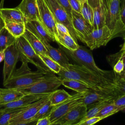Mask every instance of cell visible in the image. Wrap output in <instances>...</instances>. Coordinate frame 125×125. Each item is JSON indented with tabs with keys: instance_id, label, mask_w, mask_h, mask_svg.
Masks as SVG:
<instances>
[{
	"instance_id": "obj_1",
	"label": "cell",
	"mask_w": 125,
	"mask_h": 125,
	"mask_svg": "<svg viewBox=\"0 0 125 125\" xmlns=\"http://www.w3.org/2000/svg\"><path fill=\"white\" fill-rule=\"evenodd\" d=\"M58 75L61 80L70 79L78 80L93 90L115 93V84L114 83L96 75L81 65L70 63L65 67H62Z\"/></svg>"
},
{
	"instance_id": "obj_2",
	"label": "cell",
	"mask_w": 125,
	"mask_h": 125,
	"mask_svg": "<svg viewBox=\"0 0 125 125\" xmlns=\"http://www.w3.org/2000/svg\"><path fill=\"white\" fill-rule=\"evenodd\" d=\"M60 47L68 57L76 63V64L82 66L96 75L110 81L115 84V75L113 70L107 71L100 68L95 63L91 51L85 47L79 45V48L74 51L69 50L61 45Z\"/></svg>"
},
{
	"instance_id": "obj_3",
	"label": "cell",
	"mask_w": 125,
	"mask_h": 125,
	"mask_svg": "<svg viewBox=\"0 0 125 125\" xmlns=\"http://www.w3.org/2000/svg\"><path fill=\"white\" fill-rule=\"evenodd\" d=\"M45 74L39 70L32 71L27 62H22L21 66L15 71L10 78L3 84L5 88L18 89L33 84L40 80Z\"/></svg>"
},
{
	"instance_id": "obj_4",
	"label": "cell",
	"mask_w": 125,
	"mask_h": 125,
	"mask_svg": "<svg viewBox=\"0 0 125 125\" xmlns=\"http://www.w3.org/2000/svg\"><path fill=\"white\" fill-rule=\"evenodd\" d=\"M62 80L54 73L49 72L37 82L29 85L15 89L24 95L36 94H50L56 90L62 84Z\"/></svg>"
},
{
	"instance_id": "obj_5",
	"label": "cell",
	"mask_w": 125,
	"mask_h": 125,
	"mask_svg": "<svg viewBox=\"0 0 125 125\" xmlns=\"http://www.w3.org/2000/svg\"><path fill=\"white\" fill-rule=\"evenodd\" d=\"M15 45L19 51L20 61L34 65L37 70L46 74L51 72L43 63L28 41L23 36L16 38Z\"/></svg>"
},
{
	"instance_id": "obj_6",
	"label": "cell",
	"mask_w": 125,
	"mask_h": 125,
	"mask_svg": "<svg viewBox=\"0 0 125 125\" xmlns=\"http://www.w3.org/2000/svg\"><path fill=\"white\" fill-rule=\"evenodd\" d=\"M105 25L110 30L112 38L125 31V24L121 19L120 0H108L106 5Z\"/></svg>"
},
{
	"instance_id": "obj_7",
	"label": "cell",
	"mask_w": 125,
	"mask_h": 125,
	"mask_svg": "<svg viewBox=\"0 0 125 125\" xmlns=\"http://www.w3.org/2000/svg\"><path fill=\"white\" fill-rule=\"evenodd\" d=\"M112 39L110 30L105 25L101 28L94 29L83 39L82 42L85 43L90 49L93 50L105 45Z\"/></svg>"
},
{
	"instance_id": "obj_8",
	"label": "cell",
	"mask_w": 125,
	"mask_h": 125,
	"mask_svg": "<svg viewBox=\"0 0 125 125\" xmlns=\"http://www.w3.org/2000/svg\"><path fill=\"white\" fill-rule=\"evenodd\" d=\"M37 3L41 23L54 42L58 35L55 18L45 0H37Z\"/></svg>"
},
{
	"instance_id": "obj_9",
	"label": "cell",
	"mask_w": 125,
	"mask_h": 125,
	"mask_svg": "<svg viewBox=\"0 0 125 125\" xmlns=\"http://www.w3.org/2000/svg\"><path fill=\"white\" fill-rule=\"evenodd\" d=\"M86 93V92L74 94L72 95L70 99L59 104L55 105L48 117L51 123L55 122L73 107L81 104L83 98Z\"/></svg>"
},
{
	"instance_id": "obj_10",
	"label": "cell",
	"mask_w": 125,
	"mask_h": 125,
	"mask_svg": "<svg viewBox=\"0 0 125 125\" xmlns=\"http://www.w3.org/2000/svg\"><path fill=\"white\" fill-rule=\"evenodd\" d=\"M57 23H62L67 27L72 37L77 41V35L71 21L65 10L56 0H45Z\"/></svg>"
},
{
	"instance_id": "obj_11",
	"label": "cell",
	"mask_w": 125,
	"mask_h": 125,
	"mask_svg": "<svg viewBox=\"0 0 125 125\" xmlns=\"http://www.w3.org/2000/svg\"><path fill=\"white\" fill-rule=\"evenodd\" d=\"M4 66L3 69V83L8 81L16 70L20 56L15 43L8 47L4 51Z\"/></svg>"
},
{
	"instance_id": "obj_12",
	"label": "cell",
	"mask_w": 125,
	"mask_h": 125,
	"mask_svg": "<svg viewBox=\"0 0 125 125\" xmlns=\"http://www.w3.org/2000/svg\"><path fill=\"white\" fill-rule=\"evenodd\" d=\"M49 95L44 97L29 104L25 109L10 120L8 125L30 121L39 109L49 100Z\"/></svg>"
},
{
	"instance_id": "obj_13",
	"label": "cell",
	"mask_w": 125,
	"mask_h": 125,
	"mask_svg": "<svg viewBox=\"0 0 125 125\" xmlns=\"http://www.w3.org/2000/svg\"><path fill=\"white\" fill-rule=\"evenodd\" d=\"M87 110V105L81 103L73 107L54 123L63 125H78L86 114Z\"/></svg>"
},
{
	"instance_id": "obj_14",
	"label": "cell",
	"mask_w": 125,
	"mask_h": 125,
	"mask_svg": "<svg viewBox=\"0 0 125 125\" xmlns=\"http://www.w3.org/2000/svg\"><path fill=\"white\" fill-rule=\"evenodd\" d=\"M71 23L75 31L77 39L81 42L83 39L94 30L92 25L88 22L81 13L72 10Z\"/></svg>"
},
{
	"instance_id": "obj_15",
	"label": "cell",
	"mask_w": 125,
	"mask_h": 125,
	"mask_svg": "<svg viewBox=\"0 0 125 125\" xmlns=\"http://www.w3.org/2000/svg\"><path fill=\"white\" fill-rule=\"evenodd\" d=\"M51 93L24 95L22 97L16 100L7 104H0V111L26 106L44 97L49 95Z\"/></svg>"
},
{
	"instance_id": "obj_16",
	"label": "cell",
	"mask_w": 125,
	"mask_h": 125,
	"mask_svg": "<svg viewBox=\"0 0 125 125\" xmlns=\"http://www.w3.org/2000/svg\"><path fill=\"white\" fill-rule=\"evenodd\" d=\"M16 7L23 14L25 22L31 21L41 22L37 0H22Z\"/></svg>"
},
{
	"instance_id": "obj_17",
	"label": "cell",
	"mask_w": 125,
	"mask_h": 125,
	"mask_svg": "<svg viewBox=\"0 0 125 125\" xmlns=\"http://www.w3.org/2000/svg\"><path fill=\"white\" fill-rule=\"evenodd\" d=\"M26 29L33 34L44 44L54 42L52 38L46 31L41 21H31L25 22Z\"/></svg>"
},
{
	"instance_id": "obj_18",
	"label": "cell",
	"mask_w": 125,
	"mask_h": 125,
	"mask_svg": "<svg viewBox=\"0 0 125 125\" xmlns=\"http://www.w3.org/2000/svg\"><path fill=\"white\" fill-rule=\"evenodd\" d=\"M116 97L114 92L98 91L90 89L86 92L83 98L82 104L87 105L94 104L107 99Z\"/></svg>"
},
{
	"instance_id": "obj_19",
	"label": "cell",
	"mask_w": 125,
	"mask_h": 125,
	"mask_svg": "<svg viewBox=\"0 0 125 125\" xmlns=\"http://www.w3.org/2000/svg\"><path fill=\"white\" fill-rule=\"evenodd\" d=\"M44 45L47 52V55L58 63L62 67H65L70 63L68 57L60 47L59 48H55L49 43H45Z\"/></svg>"
},
{
	"instance_id": "obj_20",
	"label": "cell",
	"mask_w": 125,
	"mask_h": 125,
	"mask_svg": "<svg viewBox=\"0 0 125 125\" xmlns=\"http://www.w3.org/2000/svg\"><path fill=\"white\" fill-rule=\"evenodd\" d=\"M0 17L4 22H25L23 14L17 7L0 8Z\"/></svg>"
},
{
	"instance_id": "obj_21",
	"label": "cell",
	"mask_w": 125,
	"mask_h": 125,
	"mask_svg": "<svg viewBox=\"0 0 125 125\" xmlns=\"http://www.w3.org/2000/svg\"><path fill=\"white\" fill-rule=\"evenodd\" d=\"M23 36L28 41L30 45L38 55L43 54L47 55V52L45 45L42 42L33 34L26 29Z\"/></svg>"
},
{
	"instance_id": "obj_22",
	"label": "cell",
	"mask_w": 125,
	"mask_h": 125,
	"mask_svg": "<svg viewBox=\"0 0 125 125\" xmlns=\"http://www.w3.org/2000/svg\"><path fill=\"white\" fill-rule=\"evenodd\" d=\"M106 7L104 4L93 8V26L94 29L101 28L105 25Z\"/></svg>"
},
{
	"instance_id": "obj_23",
	"label": "cell",
	"mask_w": 125,
	"mask_h": 125,
	"mask_svg": "<svg viewBox=\"0 0 125 125\" xmlns=\"http://www.w3.org/2000/svg\"><path fill=\"white\" fill-rule=\"evenodd\" d=\"M24 94L21 91L13 88H0V104H5L16 100Z\"/></svg>"
},
{
	"instance_id": "obj_24",
	"label": "cell",
	"mask_w": 125,
	"mask_h": 125,
	"mask_svg": "<svg viewBox=\"0 0 125 125\" xmlns=\"http://www.w3.org/2000/svg\"><path fill=\"white\" fill-rule=\"evenodd\" d=\"M55 41L60 45L70 51L76 50L79 47L77 41L70 34L58 33L57 38Z\"/></svg>"
},
{
	"instance_id": "obj_25",
	"label": "cell",
	"mask_w": 125,
	"mask_h": 125,
	"mask_svg": "<svg viewBox=\"0 0 125 125\" xmlns=\"http://www.w3.org/2000/svg\"><path fill=\"white\" fill-rule=\"evenodd\" d=\"M62 80V85L76 91L77 93L85 92L90 89L87 85L78 80L70 79H63Z\"/></svg>"
},
{
	"instance_id": "obj_26",
	"label": "cell",
	"mask_w": 125,
	"mask_h": 125,
	"mask_svg": "<svg viewBox=\"0 0 125 125\" xmlns=\"http://www.w3.org/2000/svg\"><path fill=\"white\" fill-rule=\"evenodd\" d=\"M118 97H111V98L107 99L106 100H104V101H101L100 102H98V103L94 104V106L92 107L89 109L87 110V111L86 114L85 115V116L82 119V121H83L84 120L87 119L88 118L96 116L97 114L100 111H101L104 107H105L107 104L113 102L115 101V100Z\"/></svg>"
},
{
	"instance_id": "obj_27",
	"label": "cell",
	"mask_w": 125,
	"mask_h": 125,
	"mask_svg": "<svg viewBox=\"0 0 125 125\" xmlns=\"http://www.w3.org/2000/svg\"><path fill=\"white\" fill-rule=\"evenodd\" d=\"M72 95L64 89H56L49 96V101L51 105L55 106L70 99Z\"/></svg>"
},
{
	"instance_id": "obj_28",
	"label": "cell",
	"mask_w": 125,
	"mask_h": 125,
	"mask_svg": "<svg viewBox=\"0 0 125 125\" xmlns=\"http://www.w3.org/2000/svg\"><path fill=\"white\" fill-rule=\"evenodd\" d=\"M16 38L4 27L0 31V52L4 51L8 47L15 43Z\"/></svg>"
},
{
	"instance_id": "obj_29",
	"label": "cell",
	"mask_w": 125,
	"mask_h": 125,
	"mask_svg": "<svg viewBox=\"0 0 125 125\" xmlns=\"http://www.w3.org/2000/svg\"><path fill=\"white\" fill-rule=\"evenodd\" d=\"M4 27L16 38L23 36L26 30L25 22H6Z\"/></svg>"
},
{
	"instance_id": "obj_30",
	"label": "cell",
	"mask_w": 125,
	"mask_h": 125,
	"mask_svg": "<svg viewBox=\"0 0 125 125\" xmlns=\"http://www.w3.org/2000/svg\"><path fill=\"white\" fill-rule=\"evenodd\" d=\"M28 105L14 109L5 110L0 111V125H8L11 119L22 111Z\"/></svg>"
},
{
	"instance_id": "obj_31",
	"label": "cell",
	"mask_w": 125,
	"mask_h": 125,
	"mask_svg": "<svg viewBox=\"0 0 125 125\" xmlns=\"http://www.w3.org/2000/svg\"><path fill=\"white\" fill-rule=\"evenodd\" d=\"M40 59L46 66L53 73L58 74L62 69V66L50 57L46 55L39 54Z\"/></svg>"
},
{
	"instance_id": "obj_32",
	"label": "cell",
	"mask_w": 125,
	"mask_h": 125,
	"mask_svg": "<svg viewBox=\"0 0 125 125\" xmlns=\"http://www.w3.org/2000/svg\"><path fill=\"white\" fill-rule=\"evenodd\" d=\"M55 106L51 104L49 99V100L39 109L37 114L33 118V121H36L49 117Z\"/></svg>"
},
{
	"instance_id": "obj_33",
	"label": "cell",
	"mask_w": 125,
	"mask_h": 125,
	"mask_svg": "<svg viewBox=\"0 0 125 125\" xmlns=\"http://www.w3.org/2000/svg\"><path fill=\"white\" fill-rule=\"evenodd\" d=\"M117 112H118L117 107L113 102L104 107L97 114L96 116L99 117L102 119H104Z\"/></svg>"
},
{
	"instance_id": "obj_34",
	"label": "cell",
	"mask_w": 125,
	"mask_h": 125,
	"mask_svg": "<svg viewBox=\"0 0 125 125\" xmlns=\"http://www.w3.org/2000/svg\"><path fill=\"white\" fill-rule=\"evenodd\" d=\"M81 13L84 19L93 25V8L89 4L87 0L82 4Z\"/></svg>"
},
{
	"instance_id": "obj_35",
	"label": "cell",
	"mask_w": 125,
	"mask_h": 125,
	"mask_svg": "<svg viewBox=\"0 0 125 125\" xmlns=\"http://www.w3.org/2000/svg\"><path fill=\"white\" fill-rule=\"evenodd\" d=\"M115 94L119 97L125 94V79H116L115 81Z\"/></svg>"
},
{
	"instance_id": "obj_36",
	"label": "cell",
	"mask_w": 125,
	"mask_h": 125,
	"mask_svg": "<svg viewBox=\"0 0 125 125\" xmlns=\"http://www.w3.org/2000/svg\"><path fill=\"white\" fill-rule=\"evenodd\" d=\"M124 68V63L123 58L121 55L118 59L113 65V70L115 73V75H119L123 71Z\"/></svg>"
},
{
	"instance_id": "obj_37",
	"label": "cell",
	"mask_w": 125,
	"mask_h": 125,
	"mask_svg": "<svg viewBox=\"0 0 125 125\" xmlns=\"http://www.w3.org/2000/svg\"><path fill=\"white\" fill-rule=\"evenodd\" d=\"M57 2L65 10L68 14L71 21L72 19V9L70 5L69 0H56Z\"/></svg>"
},
{
	"instance_id": "obj_38",
	"label": "cell",
	"mask_w": 125,
	"mask_h": 125,
	"mask_svg": "<svg viewBox=\"0 0 125 125\" xmlns=\"http://www.w3.org/2000/svg\"><path fill=\"white\" fill-rule=\"evenodd\" d=\"M114 103L117 107L118 112L125 111V94L116 98Z\"/></svg>"
},
{
	"instance_id": "obj_39",
	"label": "cell",
	"mask_w": 125,
	"mask_h": 125,
	"mask_svg": "<svg viewBox=\"0 0 125 125\" xmlns=\"http://www.w3.org/2000/svg\"><path fill=\"white\" fill-rule=\"evenodd\" d=\"M102 120L103 119L99 117L94 116L83 120L78 125H94Z\"/></svg>"
},
{
	"instance_id": "obj_40",
	"label": "cell",
	"mask_w": 125,
	"mask_h": 125,
	"mask_svg": "<svg viewBox=\"0 0 125 125\" xmlns=\"http://www.w3.org/2000/svg\"><path fill=\"white\" fill-rule=\"evenodd\" d=\"M69 2L73 10L81 13L82 5L78 0H69Z\"/></svg>"
},
{
	"instance_id": "obj_41",
	"label": "cell",
	"mask_w": 125,
	"mask_h": 125,
	"mask_svg": "<svg viewBox=\"0 0 125 125\" xmlns=\"http://www.w3.org/2000/svg\"><path fill=\"white\" fill-rule=\"evenodd\" d=\"M56 27H57L58 33H64V34H70L69 30H68L67 27L62 23H56Z\"/></svg>"
},
{
	"instance_id": "obj_42",
	"label": "cell",
	"mask_w": 125,
	"mask_h": 125,
	"mask_svg": "<svg viewBox=\"0 0 125 125\" xmlns=\"http://www.w3.org/2000/svg\"><path fill=\"white\" fill-rule=\"evenodd\" d=\"M120 5V12L122 21L125 24V0H122Z\"/></svg>"
},
{
	"instance_id": "obj_43",
	"label": "cell",
	"mask_w": 125,
	"mask_h": 125,
	"mask_svg": "<svg viewBox=\"0 0 125 125\" xmlns=\"http://www.w3.org/2000/svg\"><path fill=\"white\" fill-rule=\"evenodd\" d=\"M87 1L93 8L103 4H104L103 0H87Z\"/></svg>"
},
{
	"instance_id": "obj_44",
	"label": "cell",
	"mask_w": 125,
	"mask_h": 125,
	"mask_svg": "<svg viewBox=\"0 0 125 125\" xmlns=\"http://www.w3.org/2000/svg\"><path fill=\"white\" fill-rule=\"evenodd\" d=\"M121 53L120 54L121 56H122L123 61H124V68L123 72L119 75H117L115 76V79H125V52L121 51Z\"/></svg>"
},
{
	"instance_id": "obj_45",
	"label": "cell",
	"mask_w": 125,
	"mask_h": 125,
	"mask_svg": "<svg viewBox=\"0 0 125 125\" xmlns=\"http://www.w3.org/2000/svg\"><path fill=\"white\" fill-rule=\"evenodd\" d=\"M51 124L49 117H45L37 121L35 125H50Z\"/></svg>"
},
{
	"instance_id": "obj_46",
	"label": "cell",
	"mask_w": 125,
	"mask_h": 125,
	"mask_svg": "<svg viewBox=\"0 0 125 125\" xmlns=\"http://www.w3.org/2000/svg\"><path fill=\"white\" fill-rule=\"evenodd\" d=\"M37 121L31 120L30 121L25 122V123H16L11 125H35Z\"/></svg>"
},
{
	"instance_id": "obj_47",
	"label": "cell",
	"mask_w": 125,
	"mask_h": 125,
	"mask_svg": "<svg viewBox=\"0 0 125 125\" xmlns=\"http://www.w3.org/2000/svg\"><path fill=\"white\" fill-rule=\"evenodd\" d=\"M5 26V22L0 17V31Z\"/></svg>"
},
{
	"instance_id": "obj_48",
	"label": "cell",
	"mask_w": 125,
	"mask_h": 125,
	"mask_svg": "<svg viewBox=\"0 0 125 125\" xmlns=\"http://www.w3.org/2000/svg\"><path fill=\"white\" fill-rule=\"evenodd\" d=\"M4 51L0 52V62L4 60Z\"/></svg>"
},
{
	"instance_id": "obj_49",
	"label": "cell",
	"mask_w": 125,
	"mask_h": 125,
	"mask_svg": "<svg viewBox=\"0 0 125 125\" xmlns=\"http://www.w3.org/2000/svg\"><path fill=\"white\" fill-rule=\"evenodd\" d=\"M121 51H122V52H125V39H124V42L123 44V46H122V47L121 48Z\"/></svg>"
},
{
	"instance_id": "obj_50",
	"label": "cell",
	"mask_w": 125,
	"mask_h": 125,
	"mask_svg": "<svg viewBox=\"0 0 125 125\" xmlns=\"http://www.w3.org/2000/svg\"><path fill=\"white\" fill-rule=\"evenodd\" d=\"M80 3H81V5H82V4H83V3H84V2H85L87 0H78Z\"/></svg>"
},
{
	"instance_id": "obj_51",
	"label": "cell",
	"mask_w": 125,
	"mask_h": 125,
	"mask_svg": "<svg viewBox=\"0 0 125 125\" xmlns=\"http://www.w3.org/2000/svg\"><path fill=\"white\" fill-rule=\"evenodd\" d=\"M50 125H63L59 123H51V124Z\"/></svg>"
},
{
	"instance_id": "obj_52",
	"label": "cell",
	"mask_w": 125,
	"mask_h": 125,
	"mask_svg": "<svg viewBox=\"0 0 125 125\" xmlns=\"http://www.w3.org/2000/svg\"><path fill=\"white\" fill-rule=\"evenodd\" d=\"M104 0V3L105 5V6H106V7L107 2V0Z\"/></svg>"
},
{
	"instance_id": "obj_53",
	"label": "cell",
	"mask_w": 125,
	"mask_h": 125,
	"mask_svg": "<svg viewBox=\"0 0 125 125\" xmlns=\"http://www.w3.org/2000/svg\"><path fill=\"white\" fill-rule=\"evenodd\" d=\"M124 39H125V38H124Z\"/></svg>"
},
{
	"instance_id": "obj_54",
	"label": "cell",
	"mask_w": 125,
	"mask_h": 125,
	"mask_svg": "<svg viewBox=\"0 0 125 125\" xmlns=\"http://www.w3.org/2000/svg\"></svg>"
}]
</instances>
